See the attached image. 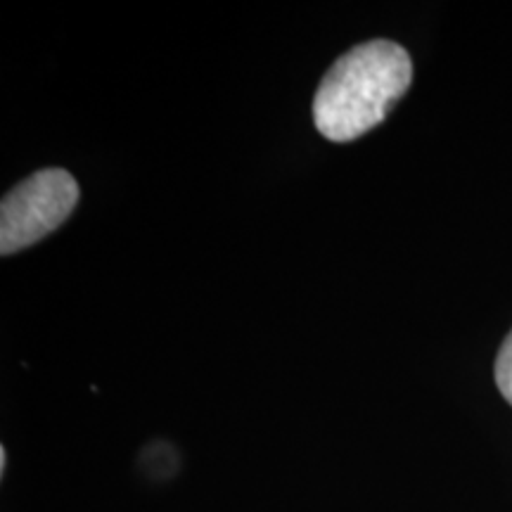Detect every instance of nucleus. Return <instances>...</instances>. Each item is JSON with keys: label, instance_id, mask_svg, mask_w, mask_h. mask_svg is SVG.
I'll return each instance as SVG.
<instances>
[{"label": "nucleus", "instance_id": "20e7f679", "mask_svg": "<svg viewBox=\"0 0 512 512\" xmlns=\"http://www.w3.org/2000/svg\"><path fill=\"white\" fill-rule=\"evenodd\" d=\"M5 467H8V451H5V446L0 448V472H5Z\"/></svg>", "mask_w": 512, "mask_h": 512}, {"label": "nucleus", "instance_id": "7ed1b4c3", "mask_svg": "<svg viewBox=\"0 0 512 512\" xmlns=\"http://www.w3.org/2000/svg\"><path fill=\"white\" fill-rule=\"evenodd\" d=\"M496 384L501 389L503 399L512 406V332L505 337L501 351L496 358Z\"/></svg>", "mask_w": 512, "mask_h": 512}, {"label": "nucleus", "instance_id": "f257e3e1", "mask_svg": "<svg viewBox=\"0 0 512 512\" xmlns=\"http://www.w3.org/2000/svg\"><path fill=\"white\" fill-rule=\"evenodd\" d=\"M413 81L406 48L368 41L351 48L328 69L313 98V124L332 143H351L380 126Z\"/></svg>", "mask_w": 512, "mask_h": 512}, {"label": "nucleus", "instance_id": "f03ea898", "mask_svg": "<svg viewBox=\"0 0 512 512\" xmlns=\"http://www.w3.org/2000/svg\"><path fill=\"white\" fill-rule=\"evenodd\" d=\"M79 183L64 169H43L17 183L0 202V254L22 252L72 216Z\"/></svg>", "mask_w": 512, "mask_h": 512}]
</instances>
